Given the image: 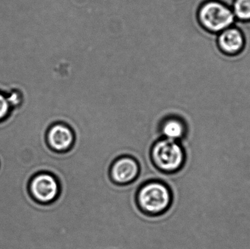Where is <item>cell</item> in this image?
<instances>
[{"label":"cell","instance_id":"1","mask_svg":"<svg viewBox=\"0 0 250 249\" xmlns=\"http://www.w3.org/2000/svg\"><path fill=\"white\" fill-rule=\"evenodd\" d=\"M170 189L164 183L149 181L141 186L137 193L140 209L149 215H158L166 211L171 203Z\"/></svg>","mask_w":250,"mask_h":249},{"label":"cell","instance_id":"2","mask_svg":"<svg viewBox=\"0 0 250 249\" xmlns=\"http://www.w3.org/2000/svg\"><path fill=\"white\" fill-rule=\"evenodd\" d=\"M201 26L207 32L219 34L234 25L236 18L229 6L218 0L203 3L198 13Z\"/></svg>","mask_w":250,"mask_h":249},{"label":"cell","instance_id":"3","mask_svg":"<svg viewBox=\"0 0 250 249\" xmlns=\"http://www.w3.org/2000/svg\"><path fill=\"white\" fill-rule=\"evenodd\" d=\"M151 158L157 169L166 172H176L183 166L185 152L180 143L165 138L152 145Z\"/></svg>","mask_w":250,"mask_h":249},{"label":"cell","instance_id":"4","mask_svg":"<svg viewBox=\"0 0 250 249\" xmlns=\"http://www.w3.org/2000/svg\"><path fill=\"white\" fill-rule=\"evenodd\" d=\"M29 191L37 202L48 204L54 202L60 194V183L53 174L39 172L31 179Z\"/></svg>","mask_w":250,"mask_h":249},{"label":"cell","instance_id":"5","mask_svg":"<svg viewBox=\"0 0 250 249\" xmlns=\"http://www.w3.org/2000/svg\"><path fill=\"white\" fill-rule=\"evenodd\" d=\"M217 45L218 49L226 56L234 57L243 51L246 39L240 28L232 26L217 34Z\"/></svg>","mask_w":250,"mask_h":249},{"label":"cell","instance_id":"6","mask_svg":"<svg viewBox=\"0 0 250 249\" xmlns=\"http://www.w3.org/2000/svg\"><path fill=\"white\" fill-rule=\"evenodd\" d=\"M139 171V165L135 158L123 156L113 162L110 168V176L116 184L124 185L135 181Z\"/></svg>","mask_w":250,"mask_h":249},{"label":"cell","instance_id":"7","mask_svg":"<svg viewBox=\"0 0 250 249\" xmlns=\"http://www.w3.org/2000/svg\"><path fill=\"white\" fill-rule=\"evenodd\" d=\"M46 142L50 149L54 152H67L74 144V134L67 126L55 124L47 131Z\"/></svg>","mask_w":250,"mask_h":249},{"label":"cell","instance_id":"8","mask_svg":"<svg viewBox=\"0 0 250 249\" xmlns=\"http://www.w3.org/2000/svg\"><path fill=\"white\" fill-rule=\"evenodd\" d=\"M186 133V127L182 121L176 118L167 120L162 127V133L166 139L176 140L182 138Z\"/></svg>","mask_w":250,"mask_h":249},{"label":"cell","instance_id":"9","mask_svg":"<svg viewBox=\"0 0 250 249\" xmlns=\"http://www.w3.org/2000/svg\"><path fill=\"white\" fill-rule=\"evenodd\" d=\"M232 11L236 20L250 22V0H235Z\"/></svg>","mask_w":250,"mask_h":249},{"label":"cell","instance_id":"10","mask_svg":"<svg viewBox=\"0 0 250 249\" xmlns=\"http://www.w3.org/2000/svg\"><path fill=\"white\" fill-rule=\"evenodd\" d=\"M11 106L7 98V95L0 92V121L8 116Z\"/></svg>","mask_w":250,"mask_h":249},{"label":"cell","instance_id":"11","mask_svg":"<svg viewBox=\"0 0 250 249\" xmlns=\"http://www.w3.org/2000/svg\"><path fill=\"white\" fill-rule=\"evenodd\" d=\"M41 39H42V38H41V35H39V36H38V38H37L36 39H35V40H34L33 43L32 44V45H33V44L35 43V42H36V41H41ZM31 47H32V46H31ZM31 47H30V48H31ZM30 48H29V49H30ZM29 51H28V52H29ZM26 56H25V57H26ZM25 57H24V58H25ZM24 58H23V60H24ZM22 63H23V62H22ZM19 69H20V68H19ZM18 73H19V72H18ZM17 74H18V73H17ZM15 79H16V78H15ZM14 81H15V80H14ZM13 88H14V87H13Z\"/></svg>","mask_w":250,"mask_h":249},{"label":"cell","instance_id":"12","mask_svg":"<svg viewBox=\"0 0 250 249\" xmlns=\"http://www.w3.org/2000/svg\"><path fill=\"white\" fill-rule=\"evenodd\" d=\"M40 34H41V33H40ZM40 34H39V35H40ZM38 36H37V37H38ZM37 37H36V38H37ZM34 40H35V39H34ZM33 42H34V41H33ZM29 48H30V47H29ZM20 67H21V66H20ZM18 72H19V71H18ZM16 76H17V75H16Z\"/></svg>","mask_w":250,"mask_h":249}]
</instances>
